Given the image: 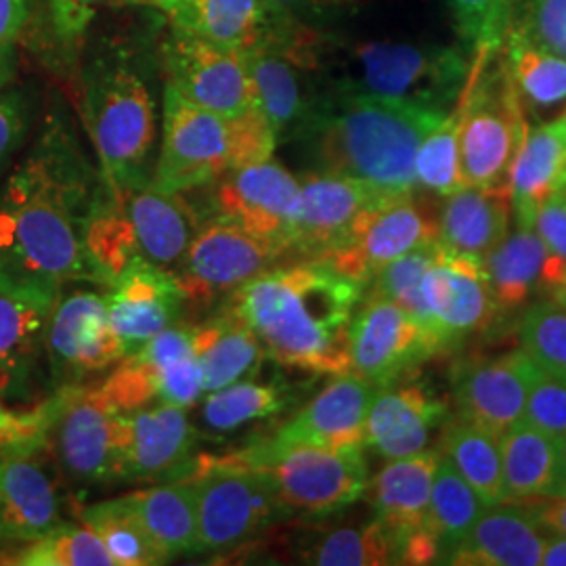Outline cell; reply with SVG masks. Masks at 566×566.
Returning a JSON list of instances; mask_svg holds the SVG:
<instances>
[{
	"label": "cell",
	"instance_id": "10",
	"mask_svg": "<svg viewBox=\"0 0 566 566\" xmlns=\"http://www.w3.org/2000/svg\"><path fill=\"white\" fill-rule=\"evenodd\" d=\"M200 219L217 217L238 224L271 248L280 261L290 259L301 212V181L282 163L269 158L224 172L219 181L191 191Z\"/></svg>",
	"mask_w": 566,
	"mask_h": 566
},
{
	"label": "cell",
	"instance_id": "48",
	"mask_svg": "<svg viewBox=\"0 0 566 566\" xmlns=\"http://www.w3.org/2000/svg\"><path fill=\"white\" fill-rule=\"evenodd\" d=\"M521 344L539 369L566 376V304L546 298L521 319Z\"/></svg>",
	"mask_w": 566,
	"mask_h": 566
},
{
	"label": "cell",
	"instance_id": "11",
	"mask_svg": "<svg viewBox=\"0 0 566 566\" xmlns=\"http://www.w3.org/2000/svg\"><path fill=\"white\" fill-rule=\"evenodd\" d=\"M187 479L196 491L202 552L238 549L283 521L273 489L254 468L198 458Z\"/></svg>",
	"mask_w": 566,
	"mask_h": 566
},
{
	"label": "cell",
	"instance_id": "1",
	"mask_svg": "<svg viewBox=\"0 0 566 566\" xmlns=\"http://www.w3.org/2000/svg\"><path fill=\"white\" fill-rule=\"evenodd\" d=\"M99 181L65 107L51 103L0 181V292L53 306L65 285L93 283L82 227Z\"/></svg>",
	"mask_w": 566,
	"mask_h": 566
},
{
	"label": "cell",
	"instance_id": "57",
	"mask_svg": "<svg viewBox=\"0 0 566 566\" xmlns=\"http://www.w3.org/2000/svg\"><path fill=\"white\" fill-rule=\"evenodd\" d=\"M528 507V512L537 518V523L544 526L556 537H566V497L563 495H544L521 502Z\"/></svg>",
	"mask_w": 566,
	"mask_h": 566
},
{
	"label": "cell",
	"instance_id": "34",
	"mask_svg": "<svg viewBox=\"0 0 566 566\" xmlns=\"http://www.w3.org/2000/svg\"><path fill=\"white\" fill-rule=\"evenodd\" d=\"M51 308L0 292V399L30 395Z\"/></svg>",
	"mask_w": 566,
	"mask_h": 566
},
{
	"label": "cell",
	"instance_id": "22",
	"mask_svg": "<svg viewBox=\"0 0 566 566\" xmlns=\"http://www.w3.org/2000/svg\"><path fill=\"white\" fill-rule=\"evenodd\" d=\"M109 324L130 357L170 325L179 324L185 298L170 271L139 259L103 287Z\"/></svg>",
	"mask_w": 566,
	"mask_h": 566
},
{
	"label": "cell",
	"instance_id": "20",
	"mask_svg": "<svg viewBox=\"0 0 566 566\" xmlns=\"http://www.w3.org/2000/svg\"><path fill=\"white\" fill-rule=\"evenodd\" d=\"M301 181V212L292 254L298 261H324L353 233L365 210L388 196L369 182L306 170Z\"/></svg>",
	"mask_w": 566,
	"mask_h": 566
},
{
	"label": "cell",
	"instance_id": "27",
	"mask_svg": "<svg viewBox=\"0 0 566 566\" xmlns=\"http://www.w3.org/2000/svg\"><path fill=\"white\" fill-rule=\"evenodd\" d=\"M116 196L143 259L175 273L202 223L196 206L185 193L164 191L151 181Z\"/></svg>",
	"mask_w": 566,
	"mask_h": 566
},
{
	"label": "cell",
	"instance_id": "51",
	"mask_svg": "<svg viewBox=\"0 0 566 566\" xmlns=\"http://www.w3.org/2000/svg\"><path fill=\"white\" fill-rule=\"evenodd\" d=\"M525 420L549 437L566 434V376L535 369L526 395Z\"/></svg>",
	"mask_w": 566,
	"mask_h": 566
},
{
	"label": "cell",
	"instance_id": "40",
	"mask_svg": "<svg viewBox=\"0 0 566 566\" xmlns=\"http://www.w3.org/2000/svg\"><path fill=\"white\" fill-rule=\"evenodd\" d=\"M82 525L88 526L109 554L114 566H154L168 563L143 528L126 495L78 510Z\"/></svg>",
	"mask_w": 566,
	"mask_h": 566
},
{
	"label": "cell",
	"instance_id": "7",
	"mask_svg": "<svg viewBox=\"0 0 566 566\" xmlns=\"http://www.w3.org/2000/svg\"><path fill=\"white\" fill-rule=\"evenodd\" d=\"M472 61L465 49L453 46L367 42L353 51L336 88L447 114L464 93Z\"/></svg>",
	"mask_w": 566,
	"mask_h": 566
},
{
	"label": "cell",
	"instance_id": "47",
	"mask_svg": "<svg viewBox=\"0 0 566 566\" xmlns=\"http://www.w3.org/2000/svg\"><path fill=\"white\" fill-rule=\"evenodd\" d=\"M458 36L472 53H497L514 23L516 0H447Z\"/></svg>",
	"mask_w": 566,
	"mask_h": 566
},
{
	"label": "cell",
	"instance_id": "13",
	"mask_svg": "<svg viewBox=\"0 0 566 566\" xmlns=\"http://www.w3.org/2000/svg\"><path fill=\"white\" fill-rule=\"evenodd\" d=\"M231 170L229 118L187 102L164 84L163 137L151 182L170 193H191Z\"/></svg>",
	"mask_w": 566,
	"mask_h": 566
},
{
	"label": "cell",
	"instance_id": "3",
	"mask_svg": "<svg viewBox=\"0 0 566 566\" xmlns=\"http://www.w3.org/2000/svg\"><path fill=\"white\" fill-rule=\"evenodd\" d=\"M447 114L334 88L313 102L290 142L298 143L315 172L359 179L386 193H409L418 189V147Z\"/></svg>",
	"mask_w": 566,
	"mask_h": 566
},
{
	"label": "cell",
	"instance_id": "49",
	"mask_svg": "<svg viewBox=\"0 0 566 566\" xmlns=\"http://www.w3.org/2000/svg\"><path fill=\"white\" fill-rule=\"evenodd\" d=\"M39 114V97L30 86L0 91V181L28 142Z\"/></svg>",
	"mask_w": 566,
	"mask_h": 566
},
{
	"label": "cell",
	"instance_id": "63",
	"mask_svg": "<svg viewBox=\"0 0 566 566\" xmlns=\"http://www.w3.org/2000/svg\"><path fill=\"white\" fill-rule=\"evenodd\" d=\"M558 301H560V303H563V301H566V294L565 296H563V298H558Z\"/></svg>",
	"mask_w": 566,
	"mask_h": 566
},
{
	"label": "cell",
	"instance_id": "12",
	"mask_svg": "<svg viewBox=\"0 0 566 566\" xmlns=\"http://www.w3.org/2000/svg\"><path fill=\"white\" fill-rule=\"evenodd\" d=\"M103 397L118 411H130L163 399L191 409L202 401V365L198 359L193 325L166 327L130 357L114 365L99 382Z\"/></svg>",
	"mask_w": 566,
	"mask_h": 566
},
{
	"label": "cell",
	"instance_id": "52",
	"mask_svg": "<svg viewBox=\"0 0 566 566\" xmlns=\"http://www.w3.org/2000/svg\"><path fill=\"white\" fill-rule=\"evenodd\" d=\"M231 133V170L264 163L273 158L277 149V135L264 118L263 112L254 105L240 116L229 118Z\"/></svg>",
	"mask_w": 566,
	"mask_h": 566
},
{
	"label": "cell",
	"instance_id": "23",
	"mask_svg": "<svg viewBox=\"0 0 566 566\" xmlns=\"http://www.w3.org/2000/svg\"><path fill=\"white\" fill-rule=\"evenodd\" d=\"M61 523L60 476L41 451H0V547L36 539Z\"/></svg>",
	"mask_w": 566,
	"mask_h": 566
},
{
	"label": "cell",
	"instance_id": "60",
	"mask_svg": "<svg viewBox=\"0 0 566 566\" xmlns=\"http://www.w3.org/2000/svg\"><path fill=\"white\" fill-rule=\"evenodd\" d=\"M542 565L566 566V537H556L552 542L547 539Z\"/></svg>",
	"mask_w": 566,
	"mask_h": 566
},
{
	"label": "cell",
	"instance_id": "36",
	"mask_svg": "<svg viewBox=\"0 0 566 566\" xmlns=\"http://www.w3.org/2000/svg\"><path fill=\"white\" fill-rule=\"evenodd\" d=\"M547 250L533 227H518L486 254V282L497 315H514L539 294Z\"/></svg>",
	"mask_w": 566,
	"mask_h": 566
},
{
	"label": "cell",
	"instance_id": "25",
	"mask_svg": "<svg viewBox=\"0 0 566 566\" xmlns=\"http://www.w3.org/2000/svg\"><path fill=\"white\" fill-rule=\"evenodd\" d=\"M537 365L525 350L468 365L455 376L458 416L493 437L525 420L526 395Z\"/></svg>",
	"mask_w": 566,
	"mask_h": 566
},
{
	"label": "cell",
	"instance_id": "53",
	"mask_svg": "<svg viewBox=\"0 0 566 566\" xmlns=\"http://www.w3.org/2000/svg\"><path fill=\"white\" fill-rule=\"evenodd\" d=\"M518 25L533 41L566 57V0H526Z\"/></svg>",
	"mask_w": 566,
	"mask_h": 566
},
{
	"label": "cell",
	"instance_id": "2",
	"mask_svg": "<svg viewBox=\"0 0 566 566\" xmlns=\"http://www.w3.org/2000/svg\"><path fill=\"white\" fill-rule=\"evenodd\" d=\"M365 285L317 261L273 264L224 303L275 364L317 376L350 374V327Z\"/></svg>",
	"mask_w": 566,
	"mask_h": 566
},
{
	"label": "cell",
	"instance_id": "39",
	"mask_svg": "<svg viewBox=\"0 0 566 566\" xmlns=\"http://www.w3.org/2000/svg\"><path fill=\"white\" fill-rule=\"evenodd\" d=\"M437 449L474 489L485 506L506 504L497 437L455 416L443 426Z\"/></svg>",
	"mask_w": 566,
	"mask_h": 566
},
{
	"label": "cell",
	"instance_id": "19",
	"mask_svg": "<svg viewBox=\"0 0 566 566\" xmlns=\"http://www.w3.org/2000/svg\"><path fill=\"white\" fill-rule=\"evenodd\" d=\"M187 411L163 399L122 411V483H166L193 472L200 430Z\"/></svg>",
	"mask_w": 566,
	"mask_h": 566
},
{
	"label": "cell",
	"instance_id": "8",
	"mask_svg": "<svg viewBox=\"0 0 566 566\" xmlns=\"http://www.w3.org/2000/svg\"><path fill=\"white\" fill-rule=\"evenodd\" d=\"M495 53H476L465 82L460 128V166L465 185L507 187L512 163L525 139V109Z\"/></svg>",
	"mask_w": 566,
	"mask_h": 566
},
{
	"label": "cell",
	"instance_id": "21",
	"mask_svg": "<svg viewBox=\"0 0 566 566\" xmlns=\"http://www.w3.org/2000/svg\"><path fill=\"white\" fill-rule=\"evenodd\" d=\"M422 290L443 353L495 322L483 261L453 252L441 242Z\"/></svg>",
	"mask_w": 566,
	"mask_h": 566
},
{
	"label": "cell",
	"instance_id": "58",
	"mask_svg": "<svg viewBox=\"0 0 566 566\" xmlns=\"http://www.w3.org/2000/svg\"><path fill=\"white\" fill-rule=\"evenodd\" d=\"M273 2H277L285 11L304 21V18H311V15L315 18V15H327V13L340 11L353 0H273Z\"/></svg>",
	"mask_w": 566,
	"mask_h": 566
},
{
	"label": "cell",
	"instance_id": "16",
	"mask_svg": "<svg viewBox=\"0 0 566 566\" xmlns=\"http://www.w3.org/2000/svg\"><path fill=\"white\" fill-rule=\"evenodd\" d=\"M42 357L55 388L86 385L122 361L105 296L93 290L63 287L46 319Z\"/></svg>",
	"mask_w": 566,
	"mask_h": 566
},
{
	"label": "cell",
	"instance_id": "24",
	"mask_svg": "<svg viewBox=\"0 0 566 566\" xmlns=\"http://www.w3.org/2000/svg\"><path fill=\"white\" fill-rule=\"evenodd\" d=\"M376 386L357 374L334 376L301 411L259 443L364 449L365 420Z\"/></svg>",
	"mask_w": 566,
	"mask_h": 566
},
{
	"label": "cell",
	"instance_id": "32",
	"mask_svg": "<svg viewBox=\"0 0 566 566\" xmlns=\"http://www.w3.org/2000/svg\"><path fill=\"white\" fill-rule=\"evenodd\" d=\"M193 340L202 365L203 395L254 376L266 357L254 332L227 303L202 324H193Z\"/></svg>",
	"mask_w": 566,
	"mask_h": 566
},
{
	"label": "cell",
	"instance_id": "61",
	"mask_svg": "<svg viewBox=\"0 0 566 566\" xmlns=\"http://www.w3.org/2000/svg\"><path fill=\"white\" fill-rule=\"evenodd\" d=\"M566 474V434L558 439V479Z\"/></svg>",
	"mask_w": 566,
	"mask_h": 566
},
{
	"label": "cell",
	"instance_id": "17",
	"mask_svg": "<svg viewBox=\"0 0 566 566\" xmlns=\"http://www.w3.org/2000/svg\"><path fill=\"white\" fill-rule=\"evenodd\" d=\"M158 57L164 81L187 102L223 118L256 105L242 51L170 28Z\"/></svg>",
	"mask_w": 566,
	"mask_h": 566
},
{
	"label": "cell",
	"instance_id": "56",
	"mask_svg": "<svg viewBox=\"0 0 566 566\" xmlns=\"http://www.w3.org/2000/svg\"><path fill=\"white\" fill-rule=\"evenodd\" d=\"M34 0H0V49L15 46L32 18Z\"/></svg>",
	"mask_w": 566,
	"mask_h": 566
},
{
	"label": "cell",
	"instance_id": "15",
	"mask_svg": "<svg viewBox=\"0 0 566 566\" xmlns=\"http://www.w3.org/2000/svg\"><path fill=\"white\" fill-rule=\"evenodd\" d=\"M439 240V214L416 191L388 196L367 208L350 238L324 261L353 282L369 285L386 264Z\"/></svg>",
	"mask_w": 566,
	"mask_h": 566
},
{
	"label": "cell",
	"instance_id": "45",
	"mask_svg": "<svg viewBox=\"0 0 566 566\" xmlns=\"http://www.w3.org/2000/svg\"><path fill=\"white\" fill-rule=\"evenodd\" d=\"M460 128H462V102L428 130L416 154V182L434 196L447 198L465 187L460 166Z\"/></svg>",
	"mask_w": 566,
	"mask_h": 566
},
{
	"label": "cell",
	"instance_id": "29",
	"mask_svg": "<svg viewBox=\"0 0 566 566\" xmlns=\"http://www.w3.org/2000/svg\"><path fill=\"white\" fill-rule=\"evenodd\" d=\"M439 460V449L388 460V464L367 483L365 493L369 495L374 518L385 526L395 546V565L399 546L426 526Z\"/></svg>",
	"mask_w": 566,
	"mask_h": 566
},
{
	"label": "cell",
	"instance_id": "28",
	"mask_svg": "<svg viewBox=\"0 0 566 566\" xmlns=\"http://www.w3.org/2000/svg\"><path fill=\"white\" fill-rule=\"evenodd\" d=\"M486 506L462 542L439 565L537 566L546 549V528L521 502Z\"/></svg>",
	"mask_w": 566,
	"mask_h": 566
},
{
	"label": "cell",
	"instance_id": "54",
	"mask_svg": "<svg viewBox=\"0 0 566 566\" xmlns=\"http://www.w3.org/2000/svg\"><path fill=\"white\" fill-rule=\"evenodd\" d=\"M533 229L542 238L547 252L566 263V187L539 206Z\"/></svg>",
	"mask_w": 566,
	"mask_h": 566
},
{
	"label": "cell",
	"instance_id": "35",
	"mask_svg": "<svg viewBox=\"0 0 566 566\" xmlns=\"http://www.w3.org/2000/svg\"><path fill=\"white\" fill-rule=\"evenodd\" d=\"M504 49L507 76L523 109H531L535 116H563L566 112V57L533 41L516 21L507 32Z\"/></svg>",
	"mask_w": 566,
	"mask_h": 566
},
{
	"label": "cell",
	"instance_id": "5",
	"mask_svg": "<svg viewBox=\"0 0 566 566\" xmlns=\"http://www.w3.org/2000/svg\"><path fill=\"white\" fill-rule=\"evenodd\" d=\"M41 428L32 451H41L60 481L78 489L122 483V411L97 385L55 388L39 405Z\"/></svg>",
	"mask_w": 566,
	"mask_h": 566
},
{
	"label": "cell",
	"instance_id": "55",
	"mask_svg": "<svg viewBox=\"0 0 566 566\" xmlns=\"http://www.w3.org/2000/svg\"><path fill=\"white\" fill-rule=\"evenodd\" d=\"M41 413L39 405L28 411H15L0 401V451L32 449L39 437Z\"/></svg>",
	"mask_w": 566,
	"mask_h": 566
},
{
	"label": "cell",
	"instance_id": "64",
	"mask_svg": "<svg viewBox=\"0 0 566 566\" xmlns=\"http://www.w3.org/2000/svg\"><path fill=\"white\" fill-rule=\"evenodd\" d=\"M563 303H565V304H566V301H563Z\"/></svg>",
	"mask_w": 566,
	"mask_h": 566
},
{
	"label": "cell",
	"instance_id": "37",
	"mask_svg": "<svg viewBox=\"0 0 566 566\" xmlns=\"http://www.w3.org/2000/svg\"><path fill=\"white\" fill-rule=\"evenodd\" d=\"M245 63L256 107L273 126L277 142H290L315 102L304 91L306 67L275 51L245 53Z\"/></svg>",
	"mask_w": 566,
	"mask_h": 566
},
{
	"label": "cell",
	"instance_id": "42",
	"mask_svg": "<svg viewBox=\"0 0 566 566\" xmlns=\"http://www.w3.org/2000/svg\"><path fill=\"white\" fill-rule=\"evenodd\" d=\"M298 556L306 565H395V546L376 518L359 526H336L304 539Z\"/></svg>",
	"mask_w": 566,
	"mask_h": 566
},
{
	"label": "cell",
	"instance_id": "6",
	"mask_svg": "<svg viewBox=\"0 0 566 566\" xmlns=\"http://www.w3.org/2000/svg\"><path fill=\"white\" fill-rule=\"evenodd\" d=\"M223 460L263 474L273 489L283 521L336 514L359 502L369 483L364 449L269 447L254 441L223 455Z\"/></svg>",
	"mask_w": 566,
	"mask_h": 566
},
{
	"label": "cell",
	"instance_id": "44",
	"mask_svg": "<svg viewBox=\"0 0 566 566\" xmlns=\"http://www.w3.org/2000/svg\"><path fill=\"white\" fill-rule=\"evenodd\" d=\"M483 510L485 504L474 493V489L468 485L460 476V472L441 455L434 481H432L428 516H426L428 531L441 544V558L458 542L464 539L468 531L476 523V518L483 514Z\"/></svg>",
	"mask_w": 566,
	"mask_h": 566
},
{
	"label": "cell",
	"instance_id": "18",
	"mask_svg": "<svg viewBox=\"0 0 566 566\" xmlns=\"http://www.w3.org/2000/svg\"><path fill=\"white\" fill-rule=\"evenodd\" d=\"M441 353L437 338L401 306L365 292L350 327V371L376 388L401 380Z\"/></svg>",
	"mask_w": 566,
	"mask_h": 566
},
{
	"label": "cell",
	"instance_id": "30",
	"mask_svg": "<svg viewBox=\"0 0 566 566\" xmlns=\"http://www.w3.org/2000/svg\"><path fill=\"white\" fill-rule=\"evenodd\" d=\"M566 187V112L526 128L507 175V193L518 227H533L542 203Z\"/></svg>",
	"mask_w": 566,
	"mask_h": 566
},
{
	"label": "cell",
	"instance_id": "43",
	"mask_svg": "<svg viewBox=\"0 0 566 566\" xmlns=\"http://www.w3.org/2000/svg\"><path fill=\"white\" fill-rule=\"evenodd\" d=\"M7 566H114L102 539L86 525H61L18 546L0 547Z\"/></svg>",
	"mask_w": 566,
	"mask_h": 566
},
{
	"label": "cell",
	"instance_id": "62",
	"mask_svg": "<svg viewBox=\"0 0 566 566\" xmlns=\"http://www.w3.org/2000/svg\"><path fill=\"white\" fill-rule=\"evenodd\" d=\"M552 495H563V497H566V474L565 476H560V479H558V483L554 485Z\"/></svg>",
	"mask_w": 566,
	"mask_h": 566
},
{
	"label": "cell",
	"instance_id": "26",
	"mask_svg": "<svg viewBox=\"0 0 566 566\" xmlns=\"http://www.w3.org/2000/svg\"><path fill=\"white\" fill-rule=\"evenodd\" d=\"M447 422V405L416 380L376 388L365 420V447L385 460L422 453L434 428Z\"/></svg>",
	"mask_w": 566,
	"mask_h": 566
},
{
	"label": "cell",
	"instance_id": "9",
	"mask_svg": "<svg viewBox=\"0 0 566 566\" xmlns=\"http://www.w3.org/2000/svg\"><path fill=\"white\" fill-rule=\"evenodd\" d=\"M168 28L229 49L275 51L306 70L317 63L315 32L273 0H147Z\"/></svg>",
	"mask_w": 566,
	"mask_h": 566
},
{
	"label": "cell",
	"instance_id": "46",
	"mask_svg": "<svg viewBox=\"0 0 566 566\" xmlns=\"http://www.w3.org/2000/svg\"><path fill=\"white\" fill-rule=\"evenodd\" d=\"M437 242L422 245L413 252H407L401 259L386 264L385 269L369 282L365 290H369L371 294H378L386 301L401 306L405 313H409L416 322L424 325L426 329L437 338V343L441 346V340L434 332L432 317L428 313V306L424 301V275L430 269V264L437 256ZM443 353V346H441Z\"/></svg>",
	"mask_w": 566,
	"mask_h": 566
},
{
	"label": "cell",
	"instance_id": "41",
	"mask_svg": "<svg viewBox=\"0 0 566 566\" xmlns=\"http://www.w3.org/2000/svg\"><path fill=\"white\" fill-rule=\"evenodd\" d=\"M254 376L203 395L200 416L210 432H231L282 411L287 403V388L277 380L266 382Z\"/></svg>",
	"mask_w": 566,
	"mask_h": 566
},
{
	"label": "cell",
	"instance_id": "33",
	"mask_svg": "<svg viewBox=\"0 0 566 566\" xmlns=\"http://www.w3.org/2000/svg\"><path fill=\"white\" fill-rule=\"evenodd\" d=\"M126 500L166 560L202 554L196 491L189 479L158 483L128 493Z\"/></svg>",
	"mask_w": 566,
	"mask_h": 566
},
{
	"label": "cell",
	"instance_id": "38",
	"mask_svg": "<svg viewBox=\"0 0 566 566\" xmlns=\"http://www.w3.org/2000/svg\"><path fill=\"white\" fill-rule=\"evenodd\" d=\"M506 502L552 495L558 483V439L521 420L500 437Z\"/></svg>",
	"mask_w": 566,
	"mask_h": 566
},
{
	"label": "cell",
	"instance_id": "59",
	"mask_svg": "<svg viewBox=\"0 0 566 566\" xmlns=\"http://www.w3.org/2000/svg\"><path fill=\"white\" fill-rule=\"evenodd\" d=\"M15 72H18L15 46L0 49V91L11 86V82L15 78Z\"/></svg>",
	"mask_w": 566,
	"mask_h": 566
},
{
	"label": "cell",
	"instance_id": "31",
	"mask_svg": "<svg viewBox=\"0 0 566 566\" xmlns=\"http://www.w3.org/2000/svg\"><path fill=\"white\" fill-rule=\"evenodd\" d=\"M507 187H472L447 196L439 210V242L453 252L485 261L510 227Z\"/></svg>",
	"mask_w": 566,
	"mask_h": 566
},
{
	"label": "cell",
	"instance_id": "4",
	"mask_svg": "<svg viewBox=\"0 0 566 566\" xmlns=\"http://www.w3.org/2000/svg\"><path fill=\"white\" fill-rule=\"evenodd\" d=\"M81 116L114 193L151 181L158 102L145 44L109 41L91 53L81 72Z\"/></svg>",
	"mask_w": 566,
	"mask_h": 566
},
{
	"label": "cell",
	"instance_id": "14",
	"mask_svg": "<svg viewBox=\"0 0 566 566\" xmlns=\"http://www.w3.org/2000/svg\"><path fill=\"white\" fill-rule=\"evenodd\" d=\"M275 263L277 254L238 224L206 217L172 277L185 311H210Z\"/></svg>",
	"mask_w": 566,
	"mask_h": 566
},
{
	"label": "cell",
	"instance_id": "50",
	"mask_svg": "<svg viewBox=\"0 0 566 566\" xmlns=\"http://www.w3.org/2000/svg\"><path fill=\"white\" fill-rule=\"evenodd\" d=\"M130 4H147V0H46V13L55 42L63 53H72L102 11Z\"/></svg>",
	"mask_w": 566,
	"mask_h": 566
}]
</instances>
